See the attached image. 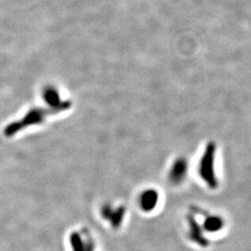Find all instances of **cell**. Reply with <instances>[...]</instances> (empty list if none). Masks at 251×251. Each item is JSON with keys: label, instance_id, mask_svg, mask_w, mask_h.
Instances as JSON below:
<instances>
[{"label": "cell", "instance_id": "1", "mask_svg": "<svg viewBox=\"0 0 251 251\" xmlns=\"http://www.w3.org/2000/svg\"><path fill=\"white\" fill-rule=\"evenodd\" d=\"M215 147L209 145L204 152L200 162L199 174L201 179L206 182V185L211 189L218 187V179L215 174Z\"/></svg>", "mask_w": 251, "mask_h": 251}, {"label": "cell", "instance_id": "2", "mask_svg": "<svg viewBox=\"0 0 251 251\" xmlns=\"http://www.w3.org/2000/svg\"><path fill=\"white\" fill-rule=\"evenodd\" d=\"M69 242L72 251H95L94 239L87 230L72 233Z\"/></svg>", "mask_w": 251, "mask_h": 251}, {"label": "cell", "instance_id": "3", "mask_svg": "<svg viewBox=\"0 0 251 251\" xmlns=\"http://www.w3.org/2000/svg\"><path fill=\"white\" fill-rule=\"evenodd\" d=\"M102 218L109 223L112 227L118 228L120 227L126 215V208L124 206L115 207L111 204H106L101 208Z\"/></svg>", "mask_w": 251, "mask_h": 251}, {"label": "cell", "instance_id": "4", "mask_svg": "<svg viewBox=\"0 0 251 251\" xmlns=\"http://www.w3.org/2000/svg\"><path fill=\"white\" fill-rule=\"evenodd\" d=\"M188 224V236L193 242L197 243V245L206 248L208 246V240L204 235V230L201 225L198 224L197 220L193 215L187 217Z\"/></svg>", "mask_w": 251, "mask_h": 251}, {"label": "cell", "instance_id": "5", "mask_svg": "<svg viewBox=\"0 0 251 251\" xmlns=\"http://www.w3.org/2000/svg\"><path fill=\"white\" fill-rule=\"evenodd\" d=\"M159 202V194L154 189H147L144 191L139 199L140 207L144 212H151L152 211Z\"/></svg>", "mask_w": 251, "mask_h": 251}, {"label": "cell", "instance_id": "6", "mask_svg": "<svg viewBox=\"0 0 251 251\" xmlns=\"http://www.w3.org/2000/svg\"><path fill=\"white\" fill-rule=\"evenodd\" d=\"M187 162L184 159H178L174 162L170 171V179L173 184H179L185 179L187 174Z\"/></svg>", "mask_w": 251, "mask_h": 251}, {"label": "cell", "instance_id": "7", "mask_svg": "<svg viewBox=\"0 0 251 251\" xmlns=\"http://www.w3.org/2000/svg\"><path fill=\"white\" fill-rule=\"evenodd\" d=\"M225 225V220L221 216L207 215L204 220V225L202 228L207 233H218L223 230Z\"/></svg>", "mask_w": 251, "mask_h": 251}]
</instances>
